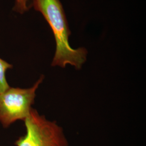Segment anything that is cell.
<instances>
[{"mask_svg": "<svg viewBox=\"0 0 146 146\" xmlns=\"http://www.w3.org/2000/svg\"><path fill=\"white\" fill-rule=\"evenodd\" d=\"M26 133L15 142L16 146H68L62 128L56 122L47 120L31 108L24 121Z\"/></svg>", "mask_w": 146, "mask_h": 146, "instance_id": "cell-2", "label": "cell"}, {"mask_svg": "<svg viewBox=\"0 0 146 146\" xmlns=\"http://www.w3.org/2000/svg\"><path fill=\"white\" fill-rule=\"evenodd\" d=\"M43 79L42 75L31 88L10 87L0 94V122L4 128L9 127L17 120H25L34 103L36 91Z\"/></svg>", "mask_w": 146, "mask_h": 146, "instance_id": "cell-3", "label": "cell"}, {"mask_svg": "<svg viewBox=\"0 0 146 146\" xmlns=\"http://www.w3.org/2000/svg\"><path fill=\"white\" fill-rule=\"evenodd\" d=\"M12 68V64L0 58V94L10 87L6 79L5 73L8 69Z\"/></svg>", "mask_w": 146, "mask_h": 146, "instance_id": "cell-4", "label": "cell"}, {"mask_svg": "<svg viewBox=\"0 0 146 146\" xmlns=\"http://www.w3.org/2000/svg\"><path fill=\"white\" fill-rule=\"evenodd\" d=\"M33 5L36 11L42 14L52 30L56 41V51L52 66L64 68L70 64L77 70L80 69L86 61L87 51L84 48L73 49L68 38L71 34L68 23L59 0H33Z\"/></svg>", "mask_w": 146, "mask_h": 146, "instance_id": "cell-1", "label": "cell"}]
</instances>
